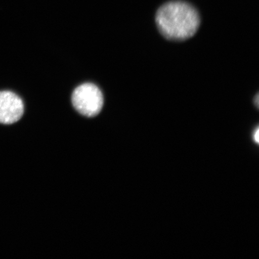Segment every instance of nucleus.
<instances>
[{"instance_id": "1", "label": "nucleus", "mask_w": 259, "mask_h": 259, "mask_svg": "<svg viewBox=\"0 0 259 259\" xmlns=\"http://www.w3.org/2000/svg\"><path fill=\"white\" fill-rule=\"evenodd\" d=\"M155 22L161 34L171 41H184L192 37L198 30L200 18L198 12L186 2L166 3L158 9Z\"/></svg>"}, {"instance_id": "2", "label": "nucleus", "mask_w": 259, "mask_h": 259, "mask_svg": "<svg viewBox=\"0 0 259 259\" xmlns=\"http://www.w3.org/2000/svg\"><path fill=\"white\" fill-rule=\"evenodd\" d=\"M72 103L76 111L87 117H93L101 111L103 96L95 84L83 83L74 90Z\"/></svg>"}, {"instance_id": "3", "label": "nucleus", "mask_w": 259, "mask_h": 259, "mask_svg": "<svg viewBox=\"0 0 259 259\" xmlns=\"http://www.w3.org/2000/svg\"><path fill=\"white\" fill-rule=\"evenodd\" d=\"M24 112V103L20 97L9 91L0 92V123L14 124L22 118Z\"/></svg>"}, {"instance_id": "4", "label": "nucleus", "mask_w": 259, "mask_h": 259, "mask_svg": "<svg viewBox=\"0 0 259 259\" xmlns=\"http://www.w3.org/2000/svg\"><path fill=\"white\" fill-rule=\"evenodd\" d=\"M253 139L254 141L256 142V143L258 144V127L255 129L253 134Z\"/></svg>"}, {"instance_id": "5", "label": "nucleus", "mask_w": 259, "mask_h": 259, "mask_svg": "<svg viewBox=\"0 0 259 259\" xmlns=\"http://www.w3.org/2000/svg\"><path fill=\"white\" fill-rule=\"evenodd\" d=\"M258 97H258V94L254 97V104H255V106L257 107V108H258V101H259Z\"/></svg>"}]
</instances>
